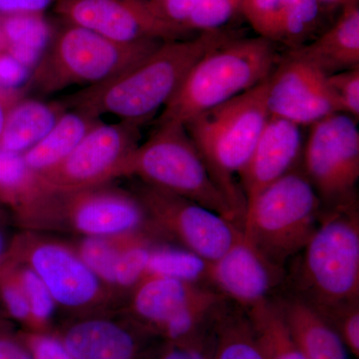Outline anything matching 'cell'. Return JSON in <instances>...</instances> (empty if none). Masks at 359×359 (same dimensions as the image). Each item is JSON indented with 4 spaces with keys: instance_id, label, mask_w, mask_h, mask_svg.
I'll return each instance as SVG.
<instances>
[{
    "instance_id": "cell-1",
    "label": "cell",
    "mask_w": 359,
    "mask_h": 359,
    "mask_svg": "<svg viewBox=\"0 0 359 359\" xmlns=\"http://www.w3.org/2000/svg\"><path fill=\"white\" fill-rule=\"evenodd\" d=\"M223 28L169 40L107 81L78 89L61 99L67 109L144 125L171 100L193 66L205 53L233 39Z\"/></svg>"
},
{
    "instance_id": "cell-2",
    "label": "cell",
    "mask_w": 359,
    "mask_h": 359,
    "mask_svg": "<svg viewBox=\"0 0 359 359\" xmlns=\"http://www.w3.org/2000/svg\"><path fill=\"white\" fill-rule=\"evenodd\" d=\"M299 254L294 294L323 318L359 304L358 201L323 208L313 235Z\"/></svg>"
},
{
    "instance_id": "cell-3",
    "label": "cell",
    "mask_w": 359,
    "mask_h": 359,
    "mask_svg": "<svg viewBox=\"0 0 359 359\" xmlns=\"http://www.w3.org/2000/svg\"><path fill=\"white\" fill-rule=\"evenodd\" d=\"M266 79L184 124L242 226L245 199L238 175L249 161L269 118L266 105Z\"/></svg>"
},
{
    "instance_id": "cell-4",
    "label": "cell",
    "mask_w": 359,
    "mask_h": 359,
    "mask_svg": "<svg viewBox=\"0 0 359 359\" xmlns=\"http://www.w3.org/2000/svg\"><path fill=\"white\" fill-rule=\"evenodd\" d=\"M273 42L233 37L205 53L161 113L158 123L185 124L264 81L282 59Z\"/></svg>"
},
{
    "instance_id": "cell-5",
    "label": "cell",
    "mask_w": 359,
    "mask_h": 359,
    "mask_svg": "<svg viewBox=\"0 0 359 359\" xmlns=\"http://www.w3.org/2000/svg\"><path fill=\"white\" fill-rule=\"evenodd\" d=\"M162 42L118 43L65 22L54 32L25 88L48 95L69 87L102 83L146 57Z\"/></svg>"
},
{
    "instance_id": "cell-6",
    "label": "cell",
    "mask_w": 359,
    "mask_h": 359,
    "mask_svg": "<svg viewBox=\"0 0 359 359\" xmlns=\"http://www.w3.org/2000/svg\"><path fill=\"white\" fill-rule=\"evenodd\" d=\"M323 209L299 164L247 205L243 236L269 262L283 268L308 244Z\"/></svg>"
},
{
    "instance_id": "cell-7",
    "label": "cell",
    "mask_w": 359,
    "mask_h": 359,
    "mask_svg": "<svg viewBox=\"0 0 359 359\" xmlns=\"http://www.w3.org/2000/svg\"><path fill=\"white\" fill-rule=\"evenodd\" d=\"M125 177L197 203L242 230V223L212 180L185 125L158 123L147 140L134 151Z\"/></svg>"
},
{
    "instance_id": "cell-8",
    "label": "cell",
    "mask_w": 359,
    "mask_h": 359,
    "mask_svg": "<svg viewBox=\"0 0 359 359\" xmlns=\"http://www.w3.org/2000/svg\"><path fill=\"white\" fill-rule=\"evenodd\" d=\"M23 231L110 237L145 231L147 217L133 191L107 185L50 192L15 221Z\"/></svg>"
},
{
    "instance_id": "cell-9",
    "label": "cell",
    "mask_w": 359,
    "mask_h": 359,
    "mask_svg": "<svg viewBox=\"0 0 359 359\" xmlns=\"http://www.w3.org/2000/svg\"><path fill=\"white\" fill-rule=\"evenodd\" d=\"M4 259L36 273L57 309L72 318L113 313L124 302L83 263L69 243L48 233L21 231L11 238Z\"/></svg>"
},
{
    "instance_id": "cell-10",
    "label": "cell",
    "mask_w": 359,
    "mask_h": 359,
    "mask_svg": "<svg viewBox=\"0 0 359 359\" xmlns=\"http://www.w3.org/2000/svg\"><path fill=\"white\" fill-rule=\"evenodd\" d=\"M228 299L207 285L146 276L125 302L124 313L161 341L207 332Z\"/></svg>"
},
{
    "instance_id": "cell-11",
    "label": "cell",
    "mask_w": 359,
    "mask_h": 359,
    "mask_svg": "<svg viewBox=\"0 0 359 359\" xmlns=\"http://www.w3.org/2000/svg\"><path fill=\"white\" fill-rule=\"evenodd\" d=\"M133 192L145 210L148 231L159 242L185 248L210 263L242 236L237 226L193 201L142 182Z\"/></svg>"
},
{
    "instance_id": "cell-12",
    "label": "cell",
    "mask_w": 359,
    "mask_h": 359,
    "mask_svg": "<svg viewBox=\"0 0 359 359\" xmlns=\"http://www.w3.org/2000/svg\"><path fill=\"white\" fill-rule=\"evenodd\" d=\"M302 165L323 208L358 201V122L344 113H334L309 126Z\"/></svg>"
},
{
    "instance_id": "cell-13",
    "label": "cell",
    "mask_w": 359,
    "mask_h": 359,
    "mask_svg": "<svg viewBox=\"0 0 359 359\" xmlns=\"http://www.w3.org/2000/svg\"><path fill=\"white\" fill-rule=\"evenodd\" d=\"M142 126L124 120L102 121L60 164L40 177L57 191L94 188L125 177L130 158L140 145Z\"/></svg>"
},
{
    "instance_id": "cell-14",
    "label": "cell",
    "mask_w": 359,
    "mask_h": 359,
    "mask_svg": "<svg viewBox=\"0 0 359 359\" xmlns=\"http://www.w3.org/2000/svg\"><path fill=\"white\" fill-rule=\"evenodd\" d=\"M53 6L65 22L118 43L169 41L196 35L164 20L150 0H55Z\"/></svg>"
},
{
    "instance_id": "cell-15",
    "label": "cell",
    "mask_w": 359,
    "mask_h": 359,
    "mask_svg": "<svg viewBox=\"0 0 359 359\" xmlns=\"http://www.w3.org/2000/svg\"><path fill=\"white\" fill-rule=\"evenodd\" d=\"M266 105L269 116L309 127L339 113L327 84V75L304 59L282 56L266 79Z\"/></svg>"
},
{
    "instance_id": "cell-16",
    "label": "cell",
    "mask_w": 359,
    "mask_h": 359,
    "mask_svg": "<svg viewBox=\"0 0 359 359\" xmlns=\"http://www.w3.org/2000/svg\"><path fill=\"white\" fill-rule=\"evenodd\" d=\"M56 335L74 359H145L161 341L114 313L73 318Z\"/></svg>"
},
{
    "instance_id": "cell-17",
    "label": "cell",
    "mask_w": 359,
    "mask_h": 359,
    "mask_svg": "<svg viewBox=\"0 0 359 359\" xmlns=\"http://www.w3.org/2000/svg\"><path fill=\"white\" fill-rule=\"evenodd\" d=\"M285 280V269L269 262L244 236L210 263L209 287L248 311L271 299Z\"/></svg>"
},
{
    "instance_id": "cell-18",
    "label": "cell",
    "mask_w": 359,
    "mask_h": 359,
    "mask_svg": "<svg viewBox=\"0 0 359 359\" xmlns=\"http://www.w3.org/2000/svg\"><path fill=\"white\" fill-rule=\"evenodd\" d=\"M302 127L269 116L249 161L238 175V184L247 205L264 191L302 164Z\"/></svg>"
},
{
    "instance_id": "cell-19",
    "label": "cell",
    "mask_w": 359,
    "mask_h": 359,
    "mask_svg": "<svg viewBox=\"0 0 359 359\" xmlns=\"http://www.w3.org/2000/svg\"><path fill=\"white\" fill-rule=\"evenodd\" d=\"M323 11L318 0H244L240 13L257 36L290 50L311 41Z\"/></svg>"
},
{
    "instance_id": "cell-20",
    "label": "cell",
    "mask_w": 359,
    "mask_h": 359,
    "mask_svg": "<svg viewBox=\"0 0 359 359\" xmlns=\"http://www.w3.org/2000/svg\"><path fill=\"white\" fill-rule=\"evenodd\" d=\"M287 53L304 59L327 76L359 67L358 4L342 8L328 29Z\"/></svg>"
},
{
    "instance_id": "cell-21",
    "label": "cell",
    "mask_w": 359,
    "mask_h": 359,
    "mask_svg": "<svg viewBox=\"0 0 359 359\" xmlns=\"http://www.w3.org/2000/svg\"><path fill=\"white\" fill-rule=\"evenodd\" d=\"M304 359H347V349L328 321L313 306L290 294L271 297Z\"/></svg>"
},
{
    "instance_id": "cell-22",
    "label": "cell",
    "mask_w": 359,
    "mask_h": 359,
    "mask_svg": "<svg viewBox=\"0 0 359 359\" xmlns=\"http://www.w3.org/2000/svg\"><path fill=\"white\" fill-rule=\"evenodd\" d=\"M67 110L60 100L45 102L23 96L7 115L0 148L25 154L46 136Z\"/></svg>"
},
{
    "instance_id": "cell-23",
    "label": "cell",
    "mask_w": 359,
    "mask_h": 359,
    "mask_svg": "<svg viewBox=\"0 0 359 359\" xmlns=\"http://www.w3.org/2000/svg\"><path fill=\"white\" fill-rule=\"evenodd\" d=\"M102 121L83 111L68 109L43 139L22 154L23 159L33 171L44 173L60 164Z\"/></svg>"
},
{
    "instance_id": "cell-24",
    "label": "cell",
    "mask_w": 359,
    "mask_h": 359,
    "mask_svg": "<svg viewBox=\"0 0 359 359\" xmlns=\"http://www.w3.org/2000/svg\"><path fill=\"white\" fill-rule=\"evenodd\" d=\"M55 28L43 14H0V52L33 70Z\"/></svg>"
},
{
    "instance_id": "cell-25",
    "label": "cell",
    "mask_w": 359,
    "mask_h": 359,
    "mask_svg": "<svg viewBox=\"0 0 359 359\" xmlns=\"http://www.w3.org/2000/svg\"><path fill=\"white\" fill-rule=\"evenodd\" d=\"M51 190L22 155L0 148V205L11 210L14 221L39 204Z\"/></svg>"
},
{
    "instance_id": "cell-26",
    "label": "cell",
    "mask_w": 359,
    "mask_h": 359,
    "mask_svg": "<svg viewBox=\"0 0 359 359\" xmlns=\"http://www.w3.org/2000/svg\"><path fill=\"white\" fill-rule=\"evenodd\" d=\"M244 0H150L164 20L198 34L222 29L240 13Z\"/></svg>"
},
{
    "instance_id": "cell-27",
    "label": "cell",
    "mask_w": 359,
    "mask_h": 359,
    "mask_svg": "<svg viewBox=\"0 0 359 359\" xmlns=\"http://www.w3.org/2000/svg\"><path fill=\"white\" fill-rule=\"evenodd\" d=\"M212 359H266L244 309L229 302L215 325Z\"/></svg>"
},
{
    "instance_id": "cell-28",
    "label": "cell",
    "mask_w": 359,
    "mask_h": 359,
    "mask_svg": "<svg viewBox=\"0 0 359 359\" xmlns=\"http://www.w3.org/2000/svg\"><path fill=\"white\" fill-rule=\"evenodd\" d=\"M245 311L266 359H304L273 299Z\"/></svg>"
},
{
    "instance_id": "cell-29",
    "label": "cell",
    "mask_w": 359,
    "mask_h": 359,
    "mask_svg": "<svg viewBox=\"0 0 359 359\" xmlns=\"http://www.w3.org/2000/svg\"><path fill=\"white\" fill-rule=\"evenodd\" d=\"M210 262L169 243H157L151 250L146 276H163L209 287Z\"/></svg>"
},
{
    "instance_id": "cell-30",
    "label": "cell",
    "mask_w": 359,
    "mask_h": 359,
    "mask_svg": "<svg viewBox=\"0 0 359 359\" xmlns=\"http://www.w3.org/2000/svg\"><path fill=\"white\" fill-rule=\"evenodd\" d=\"M146 233L149 231H134L110 237L78 238L69 244L83 263L114 292L113 271L118 257L129 245Z\"/></svg>"
},
{
    "instance_id": "cell-31",
    "label": "cell",
    "mask_w": 359,
    "mask_h": 359,
    "mask_svg": "<svg viewBox=\"0 0 359 359\" xmlns=\"http://www.w3.org/2000/svg\"><path fill=\"white\" fill-rule=\"evenodd\" d=\"M161 243L151 233H146L129 245L118 257L113 271V290L123 302L143 280L151 250Z\"/></svg>"
},
{
    "instance_id": "cell-32",
    "label": "cell",
    "mask_w": 359,
    "mask_h": 359,
    "mask_svg": "<svg viewBox=\"0 0 359 359\" xmlns=\"http://www.w3.org/2000/svg\"><path fill=\"white\" fill-rule=\"evenodd\" d=\"M13 263L18 269L29 308V325L26 330L32 332H49L54 314L57 309L50 292L32 269L26 264L16 262Z\"/></svg>"
},
{
    "instance_id": "cell-33",
    "label": "cell",
    "mask_w": 359,
    "mask_h": 359,
    "mask_svg": "<svg viewBox=\"0 0 359 359\" xmlns=\"http://www.w3.org/2000/svg\"><path fill=\"white\" fill-rule=\"evenodd\" d=\"M216 325V323H215ZM215 325L192 339L180 341H159L145 359H212L215 351Z\"/></svg>"
},
{
    "instance_id": "cell-34",
    "label": "cell",
    "mask_w": 359,
    "mask_h": 359,
    "mask_svg": "<svg viewBox=\"0 0 359 359\" xmlns=\"http://www.w3.org/2000/svg\"><path fill=\"white\" fill-rule=\"evenodd\" d=\"M0 302L9 316L28 327L29 308L15 264L11 259L0 262Z\"/></svg>"
},
{
    "instance_id": "cell-35",
    "label": "cell",
    "mask_w": 359,
    "mask_h": 359,
    "mask_svg": "<svg viewBox=\"0 0 359 359\" xmlns=\"http://www.w3.org/2000/svg\"><path fill=\"white\" fill-rule=\"evenodd\" d=\"M327 84L339 113L359 119V67L328 75Z\"/></svg>"
},
{
    "instance_id": "cell-36",
    "label": "cell",
    "mask_w": 359,
    "mask_h": 359,
    "mask_svg": "<svg viewBox=\"0 0 359 359\" xmlns=\"http://www.w3.org/2000/svg\"><path fill=\"white\" fill-rule=\"evenodd\" d=\"M334 327L344 346L354 358H359V304L346 306L325 318Z\"/></svg>"
},
{
    "instance_id": "cell-37",
    "label": "cell",
    "mask_w": 359,
    "mask_h": 359,
    "mask_svg": "<svg viewBox=\"0 0 359 359\" xmlns=\"http://www.w3.org/2000/svg\"><path fill=\"white\" fill-rule=\"evenodd\" d=\"M29 349L33 359H74L63 346L62 341L50 332H23L20 335Z\"/></svg>"
},
{
    "instance_id": "cell-38",
    "label": "cell",
    "mask_w": 359,
    "mask_h": 359,
    "mask_svg": "<svg viewBox=\"0 0 359 359\" xmlns=\"http://www.w3.org/2000/svg\"><path fill=\"white\" fill-rule=\"evenodd\" d=\"M30 75L32 70L9 54L0 52V88L25 92Z\"/></svg>"
},
{
    "instance_id": "cell-39",
    "label": "cell",
    "mask_w": 359,
    "mask_h": 359,
    "mask_svg": "<svg viewBox=\"0 0 359 359\" xmlns=\"http://www.w3.org/2000/svg\"><path fill=\"white\" fill-rule=\"evenodd\" d=\"M55 0H0V14H43Z\"/></svg>"
},
{
    "instance_id": "cell-40",
    "label": "cell",
    "mask_w": 359,
    "mask_h": 359,
    "mask_svg": "<svg viewBox=\"0 0 359 359\" xmlns=\"http://www.w3.org/2000/svg\"><path fill=\"white\" fill-rule=\"evenodd\" d=\"M0 359H33L20 337L0 334Z\"/></svg>"
},
{
    "instance_id": "cell-41",
    "label": "cell",
    "mask_w": 359,
    "mask_h": 359,
    "mask_svg": "<svg viewBox=\"0 0 359 359\" xmlns=\"http://www.w3.org/2000/svg\"><path fill=\"white\" fill-rule=\"evenodd\" d=\"M25 96L23 91H13L0 88V138L4 131V123H6L9 111L13 107L14 104Z\"/></svg>"
},
{
    "instance_id": "cell-42",
    "label": "cell",
    "mask_w": 359,
    "mask_h": 359,
    "mask_svg": "<svg viewBox=\"0 0 359 359\" xmlns=\"http://www.w3.org/2000/svg\"><path fill=\"white\" fill-rule=\"evenodd\" d=\"M7 219L6 212L0 210V262L6 257L11 240L7 238Z\"/></svg>"
},
{
    "instance_id": "cell-43",
    "label": "cell",
    "mask_w": 359,
    "mask_h": 359,
    "mask_svg": "<svg viewBox=\"0 0 359 359\" xmlns=\"http://www.w3.org/2000/svg\"><path fill=\"white\" fill-rule=\"evenodd\" d=\"M325 11H334L340 9L341 11L344 7L358 4V0H318Z\"/></svg>"
}]
</instances>
